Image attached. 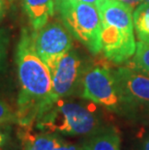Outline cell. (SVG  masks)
Listing matches in <instances>:
<instances>
[{"mask_svg":"<svg viewBox=\"0 0 149 150\" xmlns=\"http://www.w3.org/2000/svg\"><path fill=\"white\" fill-rule=\"evenodd\" d=\"M16 64L20 93L18 97L17 123L31 127L55 103L52 79L49 67L35 50L32 31L21 30L16 52Z\"/></svg>","mask_w":149,"mask_h":150,"instance_id":"1","label":"cell"},{"mask_svg":"<svg viewBox=\"0 0 149 150\" xmlns=\"http://www.w3.org/2000/svg\"><path fill=\"white\" fill-rule=\"evenodd\" d=\"M36 127L47 133L65 136L94 135L104 126L100 117L84 105L59 99L36 121Z\"/></svg>","mask_w":149,"mask_h":150,"instance_id":"2","label":"cell"},{"mask_svg":"<svg viewBox=\"0 0 149 150\" xmlns=\"http://www.w3.org/2000/svg\"><path fill=\"white\" fill-rule=\"evenodd\" d=\"M55 13L72 36L91 53L102 50V18L99 9L78 0H55Z\"/></svg>","mask_w":149,"mask_h":150,"instance_id":"3","label":"cell"},{"mask_svg":"<svg viewBox=\"0 0 149 150\" xmlns=\"http://www.w3.org/2000/svg\"><path fill=\"white\" fill-rule=\"evenodd\" d=\"M81 96L109 111L128 116L121 89L113 71L104 66H87L81 82Z\"/></svg>","mask_w":149,"mask_h":150,"instance_id":"4","label":"cell"},{"mask_svg":"<svg viewBox=\"0 0 149 150\" xmlns=\"http://www.w3.org/2000/svg\"><path fill=\"white\" fill-rule=\"evenodd\" d=\"M52 79L53 97L55 101L80 94L82 76L87 64L75 50L53 57L46 62Z\"/></svg>","mask_w":149,"mask_h":150,"instance_id":"5","label":"cell"},{"mask_svg":"<svg viewBox=\"0 0 149 150\" xmlns=\"http://www.w3.org/2000/svg\"><path fill=\"white\" fill-rule=\"evenodd\" d=\"M112 71L121 89L128 116L149 118V76L133 64Z\"/></svg>","mask_w":149,"mask_h":150,"instance_id":"6","label":"cell"},{"mask_svg":"<svg viewBox=\"0 0 149 150\" xmlns=\"http://www.w3.org/2000/svg\"><path fill=\"white\" fill-rule=\"evenodd\" d=\"M35 50L44 62L73 49V36L62 22H47L41 29L32 30Z\"/></svg>","mask_w":149,"mask_h":150,"instance_id":"7","label":"cell"},{"mask_svg":"<svg viewBox=\"0 0 149 150\" xmlns=\"http://www.w3.org/2000/svg\"><path fill=\"white\" fill-rule=\"evenodd\" d=\"M101 44L104 55L116 65L123 64L137 49L134 32H126L113 25L102 23Z\"/></svg>","mask_w":149,"mask_h":150,"instance_id":"8","label":"cell"},{"mask_svg":"<svg viewBox=\"0 0 149 150\" xmlns=\"http://www.w3.org/2000/svg\"><path fill=\"white\" fill-rule=\"evenodd\" d=\"M102 23L113 25L126 32H134L133 10L116 0H106L99 8Z\"/></svg>","mask_w":149,"mask_h":150,"instance_id":"9","label":"cell"},{"mask_svg":"<svg viewBox=\"0 0 149 150\" xmlns=\"http://www.w3.org/2000/svg\"><path fill=\"white\" fill-rule=\"evenodd\" d=\"M23 8L32 30L37 31L54 16L55 0H23Z\"/></svg>","mask_w":149,"mask_h":150,"instance_id":"10","label":"cell"},{"mask_svg":"<svg viewBox=\"0 0 149 150\" xmlns=\"http://www.w3.org/2000/svg\"><path fill=\"white\" fill-rule=\"evenodd\" d=\"M20 139L23 142V150H53L56 146L64 142L57 134L35 133L31 127H21Z\"/></svg>","mask_w":149,"mask_h":150,"instance_id":"11","label":"cell"},{"mask_svg":"<svg viewBox=\"0 0 149 150\" xmlns=\"http://www.w3.org/2000/svg\"><path fill=\"white\" fill-rule=\"evenodd\" d=\"M119 133L113 127H104L83 144V150H121Z\"/></svg>","mask_w":149,"mask_h":150,"instance_id":"12","label":"cell"},{"mask_svg":"<svg viewBox=\"0 0 149 150\" xmlns=\"http://www.w3.org/2000/svg\"><path fill=\"white\" fill-rule=\"evenodd\" d=\"M133 21L138 39L142 43L149 44V3H141L135 9Z\"/></svg>","mask_w":149,"mask_h":150,"instance_id":"13","label":"cell"},{"mask_svg":"<svg viewBox=\"0 0 149 150\" xmlns=\"http://www.w3.org/2000/svg\"><path fill=\"white\" fill-rule=\"evenodd\" d=\"M132 64L149 76V44L142 43L141 41L137 43Z\"/></svg>","mask_w":149,"mask_h":150,"instance_id":"14","label":"cell"},{"mask_svg":"<svg viewBox=\"0 0 149 150\" xmlns=\"http://www.w3.org/2000/svg\"><path fill=\"white\" fill-rule=\"evenodd\" d=\"M9 42H10L9 31L3 28V29L0 30V72L3 70L6 63Z\"/></svg>","mask_w":149,"mask_h":150,"instance_id":"15","label":"cell"},{"mask_svg":"<svg viewBox=\"0 0 149 150\" xmlns=\"http://www.w3.org/2000/svg\"><path fill=\"white\" fill-rule=\"evenodd\" d=\"M10 122H17V113L5 101L0 99V124Z\"/></svg>","mask_w":149,"mask_h":150,"instance_id":"16","label":"cell"},{"mask_svg":"<svg viewBox=\"0 0 149 150\" xmlns=\"http://www.w3.org/2000/svg\"><path fill=\"white\" fill-rule=\"evenodd\" d=\"M53 150H83V145H76L71 143H66L65 142L59 144Z\"/></svg>","mask_w":149,"mask_h":150,"instance_id":"17","label":"cell"},{"mask_svg":"<svg viewBox=\"0 0 149 150\" xmlns=\"http://www.w3.org/2000/svg\"><path fill=\"white\" fill-rule=\"evenodd\" d=\"M116 1L121 2L123 4H125L128 6V7L131 8L132 10H135L138 5L141 4L143 0H116Z\"/></svg>","mask_w":149,"mask_h":150,"instance_id":"18","label":"cell"},{"mask_svg":"<svg viewBox=\"0 0 149 150\" xmlns=\"http://www.w3.org/2000/svg\"><path fill=\"white\" fill-rule=\"evenodd\" d=\"M8 7V0H0V21L5 17Z\"/></svg>","mask_w":149,"mask_h":150,"instance_id":"19","label":"cell"},{"mask_svg":"<svg viewBox=\"0 0 149 150\" xmlns=\"http://www.w3.org/2000/svg\"><path fill=\"white\" fill-rule=\"evenodd\" d=\"M78 1H81V2H84V3H88V4H91L97 7L99 9L101 6L103 5V3L106 1V0H78Z\"/></svg>","mask_w":149,"mask_h":150,"instance_id":"20","label":"cell"},{"mask_svg":"<svg viewBox=\"0 0 149 150\" xmlns=\"http://www.w3.org/2000/svg\"><path fill=\"white\" fill-rule=\"evenodd\" d=\"M142 150H149V136L144 139L142 143Z\"/></svg>","mask_w":149,"mask_h":150,"instance_id":"21","label":"cell"},{"mask_svg":"<svg viewBox=\"0 0 149 150\" xmlns=\"http://www.w3.org/2000/svg\"><path fill=\"white\" fill-rule=\"evenodd\" d=\"M6 142V137L3 133L0 132V147H2V145L4 144Z\"/></svg>","mask_w":149,"mask_h":150,"instance_id":"22","label":"cell"},{"mask_svg":"<svg viewBox=\"0 0 149 150\" xmlns=\"http://www.w3.org/2000/svg\"><path fill=\"white\" fill-rule=\"evenodd\" d=\"M14 0H8V3H11V2H13Z\"/></svg>","mask_w":149,"mask_h":150,"instance_id":"23","label":"cell"},{"mask_svg":"<svg viewBox=\"0 0 149 150\" xmlns=\"http://www.w3.org/2000/svg\"><path fill=\"white\" fill-rule=\"evenodd\" d=\"M143 1H145L146 3H149V0H143Z\"/></svg>","mask_w":149,"mask_h":150,"instance_id":"24","label":"cell"},{"mask_svg":"<svg viewBox=\"0 0 149 150\" xmlns=\"http://www.w3.org/2000/svg\"><path fill=\"white\" fill-rule=\"evenodd\" d=\"M0 150H3V149H2V148H1V147H0Z\"/></svg>","mask_w":149,"mask_h":150,"instance_id":"25","label":"cell"}]
</instances>
